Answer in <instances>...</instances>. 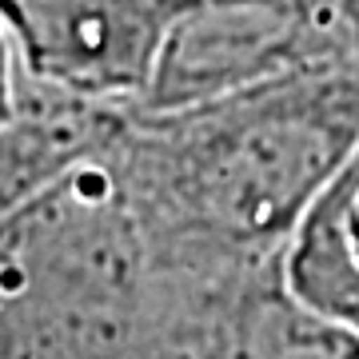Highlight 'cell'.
<instances>
[{"label": "cell", "mask_w": 359, "mask_h": 359, "mask_svg": "<svg viewBox=\"0 0 359 359\" xmlns=\"http://www.w3.org/2000/svg\"><path fill=\"white\" fill-rule=\"evenodd\" d=\"M359 144V72L320 68L172 112L124 108L96 152L156 280H216L287 256Z\"/></svg>", "instance_id": "obj_1"}, {"label": "cell", "mask_w": 359, "mask_h": 359, "mask_svg": "<svg viewBox=\"0 0 359 359\" xmlns=\"http://www.w3.org/2000/svg\"><path fill=\"white\" fill-rule=\"evenodd\" d=\"M152 292L140 228L96 156L0 224V304L44 359H132Z\"/></svg>", "instance_id": "obj_2"}, {"label": "cell", "mask_w": 359, "mask_h": 359, "mask_svg": "<svg viewBox=\"0 0 359 359\" xmlns=\"http://www.w3.org/2000/svg\"><path fill=\"white\" fill-rule=\"evenodd\" d=\"M132 359H359V339L299 299L276 259L216 280H156Z\"/></svg>", "instance_id": "obj_3"}, {"label": "cell", "mask_w": 359, "mask_h": 359, "mask_svg": "<svg viewBox=\"0 0 359 359\" xmlns=\"http://www.w3.org/2000/svg\"><path fill=\"white\" fill-rule=\"evenodd\" d=\"M184 0H0L25 80L100 108H140Z\"/></svg>", "instance_id": "obj_4"}, {"label": "cell", "mask_w": 359, "mask_h": 359, "mask_svg": "<svg viewBox=\"0 0 359 359\" xmlns=\"http://www.w3.org/2000/svg\"><path fill=\"white\" fill-rule=\"evenodd\" d=\"M320 68L344 65L304 0H184L140 108L172 112Z\"/></svg>", "instance_id": "obj_5"}, {"label": "cell", "mask_w": 359, "mask_h": 359, "mask_svg": "<svg viewBox=\"0 0 359 359\" xmlns=\"http://www.w3.org/2000/svg\"><path fill=\"white\" fill-rule=\"evenodd\" d=\"M124 108H100L25 80V112L0 128V224L48 184L92 160Z\"/></svg>", "instance_id": "obj_6"}, {"label": "cell", "mask_w": 359, "mask_h": 359, "mask_svg": "<svg viewBox=\"0 0 359 359\" xmlns=\"http://www.w3.org/2000/svg\"><path fill=\"white\" fill-rule=\"evenodd\" d=\"M283 276L299 299L359 339V144L295 231Z\"/></svg>", "instance_id": "obj_7"}, {"label": "cell", "mask_w": 359, "mask_h": 359, "mask_svg": "<svg viewBox=\"0 0 359 359\" xmlns=\"http://www.w3.org/2000/svg\"><path fill=\"white\" fill-rule=\"evenodd\" d=\"M25 112V68L16 56V44L8 36V25L0 16V128L16 124Z\"/></svg>", "instance_id": "obj_8"}, {"label": "cell", "mask_w": 359, "mask_h": 359, "mask_svg": "<svg viewBox=\"0 0 359 359\" xmlns=\"http://www.w3.org/2000/svg\"><path fill=\"white\" fill-rule=\"evenodd\" d=\"M0 359H44L36 339L25 332V323L0 304Z\"/></svg>", "instance_id": "obj_9"}]
</instances>
